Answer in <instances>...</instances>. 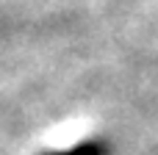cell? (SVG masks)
<instances>
[{
    "label": "cell",
    "mask_w": 158,
    "mask_h": 155,
    "mask_svg": "<svg viewBox=\"0 0 158 155\" xmlns=\"http://www.w3.org/2000/svg\"><path fill=\"white\" fill-rule=\"evenodd\" d=\"M44 155H108V147L103 141H83L72 150H58V153H44Z\"/></svg>",
    "instance_id": "cell-1"
}]
</instances>
